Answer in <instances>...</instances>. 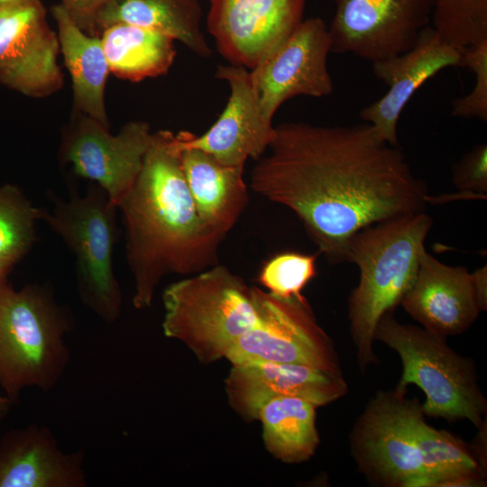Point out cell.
I'll return each instance as SVG.
<instances>
[{"label":"cell","instance_id":"obj_32","mask_svg":"<svg viewBox=\"0 0 487 487\" xmlns=\"http://www.w3.org/2000/svg\"><path fill=\"white\" fill-rule=\"evenodd\" d=\"M14 266L9 264L0 263V280L7 279Z\"/></svg>","mask_w":487,"mask_h":487},{"label":"cell","instance_id":"obj_26","mask_svg":"<svg viewBox=\"0 0 487 487\" xmlns=\"http://www.w3.org/2000/svg\"><path fill=\"white\" fill-rule=\"evenodd\" d=\"M317 255L282 252L262 266L258 281L269 292L281 297H299L307 284L317 275Z\"/></svg>","mask_w":487,"mask_h":487},{"label":"cell","instance_id":"obj_27","mask_svg":"<svg viewBox=\"0 0 487 487\" xmlns=\"http://www.w3.org/2000/svg\"><path fill=\"white\" fill-rule=\"evenodd\" d=\"M460 67L469 69L475 78L470 93L452 102L451 115L466 119L487 121V39L461 51Z\"/></svg>","mask_w":487,"mask_h":487},{"label":"cell","instance_id":"obj_15","mask_svg":"<svg viewBox=\"0 0 487 487\" xmlns=\"http://www.w3.org/2000/svg\"><path fill=\"white\" fill-rule=\"evenodd\" d=\"M216 78L230 87L226 106L215 124L203 134L181 131L174 135L178 151L194 148L228 166H244L259 160L275 135V126L262 114L250 70L234 65L218 66Z\"/></svg>","mask_w":487,"mask_h":487},{"label":"cell","instance_id":"obj_20","mask_svg":"<svg viewBox=\"0 0 487 487\" xmlns=\"http://www.w3.org/2000/svg\"><path fill=\"white\" fill-rule=\"evenodd\" d=\"M185 179L202 224L224 237L248 200L244 166H228L199 149L179 151Z\"/></svg>","mask_w":487,"mask_h":487},{"label":"cell","instance_id":"obj_24","mask_svg":"<svg viewBox=\"0 0 487 487\" xmlns=\"http://www.w3.org/2000/svg\"><path fill=\"white\" fill-rule=\"evenodd\" d=\"M317 408L308 400L292 396L267 401L257 414L267 451L288 464L308 460L319 444Z\"/></svg>","mask_w":487,"mask_h":487},{"label":"cell","instance_id":"obj_3","mask_svg":"<svg viewBox=\"0 0 487 487\" xmlns=\"http://www.w3.org/2000/svg\"><path fill=\"white\" fill-rule=\"evenodd\" d=\"M407 388L379 391L350 434L352 455L368 482L382 487H478L486 465L473 446L424 418Z\"/></svg>","mask_w":487,"mask_h":487},{"label":"cell","instance_id":"obj_30","mask_svg":"<svg viewBox=\"0 0 487 487\" xmlns=\"http://www.w3.org/2000/svg\"><path fill=\"white\" fill-rule=\"evenodd\" d=\"M473 280L477 300L482 311L487 308V267H483L474 271L473 273Z\"/></svg>","mask_w":487,"mask_h":487},{"label":"cell","instance_id":"obj_22","mask_svg":"<svg viewBox=\"0 0 487 487\" xmlns=\"http://www.w3.org/2000/svg\"><path fill=\"white\" fill-rule=\"evenodd\" d=\"M202 16L199 0H107L94 18L92 35L115 23H130L169 35L207 58L212 51L200 29Z\"/></svg>","mask_w":487,"mask_h":487},{"label":"cell","instance_id":"obj_13","mask_svg":"<svg viewBox=\"0 0 487 487\" xmlns=\"http://www.w3.org/2000/svg\"><path fill=\"white\" fill-rule=\"evenodd\" d=\"M425 0H335L328 32L330 52L372 63L402 54L426 24Z\"/></svg>","mask_w":487,"mask_h":487},{"label":"cell","instance_id":"obj_17","mask_svg":"<svg viewBox=\"0 0 487 487\" xmlns=\"http://www.w3.org/2000/svg\"><path fill=\"white\" fill-rule=\"evenodd\" d=\"M231 408L244 419H257L259 409L270 400L292 396L317 407L327 405L348 392L343 375L296 363L271 362L233 365L225 379Z\"/></svg>","mask_w":487,"mask_h":487},{"label":"cell","instance_id":"obj_23","mask_svg":"<svg viewBox=\"0 0 487 487\" xmlns=\"http://www.w3.org/2000/svg\"><path fill=\"white\" fill-rule=\"evenodd\" d=\"M99 37L110 72L131 82L167 74L176 57L174 39L138 25L115 23Z\"/></svg>","mask_w":487,"mask_h":487},{"label":"cell","instance_id":"obj_9","mask_svg":"<svg viewBox=\"0 0 487 487\" xmlns=\"http://www.w3.org/2000/svg\"><path fill=\"white\" fill-rule=\"evenodd\" d=\"M256 297L260 322L234 341L225 358L233 365L296 363L343 375L335 345L303 295L281 298L257 288Z\"/></svg>","mask_w":487,"mask_h":487},{"label":"cell","instance_id":"obj_28","mask_svg":"<svg viewBox=\"0 0 487 487\" xmlns=\"http://www.w3.org/2000/svg\"><path fill=\"white\" fill-rule=\"evenodd\" d=\"M454 186L483 198L487 194V144L479 143L466 152L452 168Z\"/></svg>","mask_w":487,"mask_h":487},{"label":"cell","instance_id":"obj_6","mask_svg":"<svg viewBox=\"0 0 487 487\" xmlns=\"http://www.w3.org/2000/svg\"><path fill=\"white\" fill-rule=\"evenodd\" d=\"M161 327L205 364L225 357L243 334L260 322L256 287L217 263L169 285Z\"/></svg>","mask_w":487,"mask_h":487},{"label":"cell","instance_id":"obj_4","mask_svg":"<svg viewBox=\"0 0 487 487\" xmlns=\"http://www.w3.org/2000/svg\"><path fill=\"white\" fill-rule=\"evenodd\" d=\"M432 225L424 211L408 214L367 226L348 242L345 262L355 263L360 271L348 299V317L363 372L379 363L373 351L376 326L413 285Z\"/></svg>","mask_w":487,"mask_h":487},{"label":"cell","instance_id":"obj_21","mask_svg":"<svg viewBox=\"0 0 487 487\" xmlns=\"http://www.w3.org/2000/svg\"><path fill=\"white\" fill-rule=\"evenodd\" d=\"M51 13L71 78L73 109L109 126L105 90L110 69L100 37L83 31L60 4L52 5Z\"/></svg>","mask_w":487,"mask_h":487},{"label":"cell","instance_id":"obj_1","mask_svg":"<svg viewBox=\"0 0 487 487\" xmlns=\"http://www.w3.org/2000/svg\"><path fill=\"white\" fill-rule=\"evenodd\" d=\"M250 181L255 193L292 210L333 263L345 262L360 230L423 212L432 198L404 153L367 123L279 124Z\"/></svg>","mask_w":487,"mask_h":487},{"label":"cell","instance_id":"obj_25","mask_svg":"<svg viewBox=\"0 0 487 487\" xmlns=\"http://www.w3.org/2000/svg\"><path fill=\"white\" fill-rule=\"evenodd\" d=\"M42 210L17 186L0 184V263L14 266L31 250Z\"/></svg>","mask_w":487,"mask_h":487},{"label":"cell","instance_id":"obj_11","mask_svg":"<svg viewBox=\"0 0 487 487\" xmlns=\"http://www.w3.org/2000/svg\"><path fill=\"white\" fill-rule=\"evenodd\" d=\"M58 33L41 0H0V84L42 98L58 92L64 76Z\"/></svg>","mask_w":487,"mask_h":487},{"label":"cell","instance_id":"obj_31","mask_svg":"<svg viewBox=\"0 0 487 487\" xmlns=\"http://www.w3.org/2000/svg\"><path fill=\"white\" fill-rule=\"evenodd\" d=\"M13 406L14 403L5 395L0 394V423L9 415Z\"/></svg>","mask_w":487,"mask_h":487},{"label":"cell","instance_id":"obj_29","mask_svg":"<svg viewBox=\"0 0 487 487\" xmlns=\"http://www.w3.org/2000/svg\"><path fill=\"white\" fill-rule=\"evenodd\" d=\"M107 0H60V5L67 10L76 23L86 32L92 35L94 18Z\"/></svg>","mask_w":487,"mask_h":487},{"label":"cell","instance_id":"obj_19","mask_svg":"<svg viewBox=\"0 0 487 487\" xmlns=\"http://www.w3.org/2000/svg\"><path fill=\"white\" fill-rule=\"evenodd\" d=\"M83 451H63L48 426L30 424L0 436V487H85Z\"/></svg>","mask_w":487,"mask_h":487},{"label":"cell","instance_id":"obj_8","mask_svg":"<svg viewBox=\"0 0 487 487\" xmlns=\"http://www.w3.org/2000/svg\"><path fill=\"white\" fill-rule=\"evenodd\" d=\"M446 337L424 327L400 323L393 311L380 319L374 340L394 350L402 363L398 387L417 385L425 394V415L448 421L486 425L487 400L479 385L473 360L453 350Z\"/></svg>","mask_w":487,"mask_h":487},{"label":"cell","instance_id":"obj_2","mask_svg":"<svg viewBox=\"0 0 487 487\" xmlns=\"http://www.w3.org/2000/svg\"><path fill=\"white\" fill-rule=\"evenodd\" d=\"M135 308L151 307L168 275L192 276L218 263L224 236L201 222L169 130L152 133L142 169L118 205Z\"/></svg>","mask_w":487,"mask_h":487},{"label":"cell","instance_id":"obj_14","mask_svg":"<svg viewBox=\"0 0 487 487\" xmlns=\"http://www.w3.org/2000/svg\"><path fill=\"white\" fill-rule=\"evenodd\" d=\"M304 0H210L207 27L231 65L253 69L302 22Z\"/></svg>","mask_w":487,"mask_h":487},{"label":"cell","instance_id":"obj_16","mask_svg":"<svg viewBox=\"0 0 487 487\" xmlns=\"http://www.w3.org/2000/svg\"><path fill=\"white\" fill-rule=\"evenodd\" d=\"M460 50L445 42L433 28H424L406 52L372 62L375 78L388 86V91L360 112L376 135L398 146V122L415 92L430 78L448 67H460Z\"/></svg>","mask_w":487,"mask_h":487},{"label":"cell","instance_id":"obj_18","mask_svg":"<svg viewBox=\"0 0 487 487\" xmlns=\"http://www.w3.org/2000/svg\"><path fill=\"white\" fill-rule=\"evenodd\" d=\"M400 304L425 329L446 337L466 331L481 310L473 275L422 252L416 280Z\"/></svg>","mask_w":487,"mask_h":487},{"label":"cell","instance_id":"obj_33","mask_svg":"<svg viewBox=\"0 0 487 487\" xmlns=\"http://www.w3.org/2000/svg\"><path fill=\"white\" fill-rule=\"evenodd\" d=\"M485 8H486V7H485ZM485 8H484V9H485ZM484 9H483V10H484ZM482 11H481V12H482ZM481 12H480V13H481ZM478 14H479V13H478ZM476 14H474V15H476ZM474 15H473V16H474ZM473 16H471V17H473ZM435 18H436V17H435ZM468 18H470V17H468ZM465 19H467V18H465ZM437 20H438V19H437ZM463 20H464V19H463ZM439 21H441V20H439ZM459 21H462V20H459ZM442 22H446V21H442ZM454 22H458V21H454Z\"/></svg>","mask_w":487,"mask_h":487},{"label":"cell","instance_id":"obj_10","mask_svg":"<svg viewBox=\"0 0 487 487\" xmlns=\"http://www.w3.org/2000/svg\"><path fill=\"white\" fill-rule=\"evenodd\" d=\"M148 123L131 121L116 134L77 110L62 129L59 159L74 175L100 186L117 207L135 181L151 144Z\"/></svg>","mask_w":487,"mask_h":487},{"label":"cell","instance_id":"obj_5","mask_svg":"<svg viewBox=\"0 0 487 487\" xmlns=\"http://www.w3.org/2000/svg\"><path fill=\"white\" fill-rule=\"evenodd\" d=\"M74 326L49 284L16 289L0 280V387L14 405L26 388H55L70 360L66 337Z\"/></svg>","mask_w":487,"mask_h":487},{"label":"cell","instance_id":"obj_7","mask_svg":"<svg viewBox=\"0 0 487 487\" xmlns=\"http://www.w3.org/2000/svg\"><path fill=\"white\" fill-rule=\"evenodd\" d=\"M68 198L49 192L53 207L41 220L64 242L75 258L76 286L81 302L106 323L121 316L123 295L114 271L118 240V207L97 184L81 194L69 185Z\"/></svg>","mask_w":487,"mask_h":487},{"label":"cell","instance_id":"obj_12","mask_svg":"<svg viewBox=\"0 0 487 487\" xmlns=\"http://www.w3.org/2000/svg\"><path fill=\"white\" fill-rule=\"evenodd\" d=\"M330 42L320 18L302 21L274 51L250 70L264 118L297 96L324 97L334 90L327 68Z\"/></svg>","mask_w":487,"mask_h":487}]
</instances>
